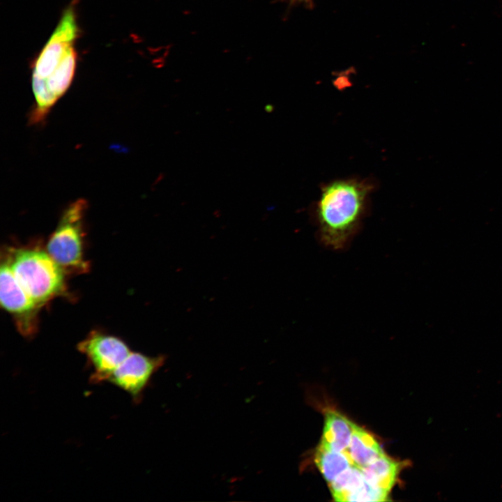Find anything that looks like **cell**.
Instances as JSON below:
<instances>
[{"instance_id": "obj_5", "label": "cell", "mask_w": 502, "mask_h": 502, "mask_svg": "<svg viewBox=\"0 0 502 502\" xmlns=\"http://www.w3.org/2000/svg\"><path fill=\"white\" fill-rule=\"evenodd\" d=\"M77 349L86 357L93 370L90 377L93 383L107 381L131 353L121 340L97 331H93L80 342Z\"/></svg>"}, {"instance_id": "obj_6", "label": "cell", "mask_w": 502, "mask_h": 502, "mask_svg": "<svg viewBox=\"0 0 502 502\" xmlns=\"http://www.w3.org/2000/svg\"><path fill=\"white\" fill-rule=\"evenodd\" d=\"M0 300L1 306L14 317L19 330L24 335L33 334L36 328V314L40 306L20 284L7 257L1 265Z\"/></svg>"}, {"instance_id": "obj_11", "label": "cell", "mask_w": 502, "mask_h": 502, "mask_svg": "<svg viewBox=\"0 0 502 502\" xmlns=\"http://www.w3.org/2000/svg\"><path fill=\"white\" fill-rule=\"evenodd\" d=\"M314 461L328 483L353 465L347 452L333 450L321 441L315 452Z\"/></svg>"}, {"instance_id": "obj_1", "label": "cell", "mask_w": 502, "mask_h": 502, "mask_svg": "<svg viewBox=\"0 0 502 502\" xmlns=\"http://www.w3.org/2000/svg\"><path fill=\"white\" fill-rule=\"evenodd\" d=\"M79 34L72 2L34 62L31 85L35 103L29 118L30 124L43 122L70 86L77 66L75 43Z\"/></svg>"}, {"instance_id": "obj_12", "label": "cell", "mask_w": 502, "mask_h": 502, "mask_svg": "<svg viewBox=\"0 0 502 502\" xmlns=\"http://www.w3.org/2000/svg\"><path fill=\"white\" fill-rule=\"evenodd\" d=\"M361 469L352 465L328 483L331 494L336 501H347L348 499L364 483Z\"/></svg>"}, {"instance_id": "obj_13", "label": "cell", "mask_w": 502, "mask_h": 502, "mask_svg": "<svg viewBox=\"0 0 502 502\" xmlns=\"http://www.w3.org/2000/svg\"><path fill=\"white\" fill-rule=\"evenodd\" d=\"M284 1H287L289 4H299V3H304L307 5V6H312V0H284Z\"/></svg>"}, {"instance_id": "obj_10", "label": "cell", "mask_w": 502, "mask_h": 502, "mask_svg": "<svg viewBox=\"0 0 502 502\" xmlns=\"http://www.w3.org/2000/svg\"><path fill=\"white\" fill-rule=\"evenodd\" d=\"M405 464L406 462L395 461L384 455L360 469L369 483L390 493Z\"/></svg>"}, {"instance_id": "obj_4", "label": "cell", "mask_w": 502, "mask_h": 502, "mask_svg": "<svg viewBox=\"0 0 502 502\" xmlns=\"http://www.w3.org/2000/svg\"><path fill=\"white\" fill-rule=\"evenodd\" d=\"M87 206L84 199L71 203L48 241L47 252L64 271L83 273L88 269L83 254L84 215Z\"/></svg>"}, {"instance_id": "obj_9", "label": "cell", "mask_w": 502, "mask_h": 502, "mask_svg": "<svg viewBox=\"0 0 502 502\" xmlns=\"http://www.w3.org/2000/svg\"><path fill=\"white\" fill-rule=\"evenodd\" d=\"M353 464L363 468L385 455L374 436L354 424L349 446L346 451Z\"/></svg>"}, {"instance_id": "obj_2", "label": "cell", "mask_w": 502, "mask_h": 502, "mask_svg": "<svg viewBox=\"0 0 502 502\" xmlns=\"http://www.w3.org/2000/svg\"><path fill=\"white\" fill-rule=\"evenodd\" d=\"M368 184L357 180H338L326 185L317 204L319 236L333 250L345 247L361 218Z\"/></svg>"}, {"instance_id": "obj_7", "label": "cell", "mask_w": 502, "mask_h": 502, "mask_svg": "<svg viewBox=\"0 0 502 502\" xmlns=\"http://www.w3.org/2000/svg\"><path fill=\"white\" fill-rule=\"evenodd\" d=\"M164 363V357H149L131 352L108 378V382L138 400L153 374Z\"/></svg>"}, {"instance_id": "obj_8", "label": "cell", "mask_w": 502, "mask_h": 502, "mask_svg": "<svg viewBox=\"0 0 502 502\" xmlns=\"http://www.w3.org/2000/svg\"><path fill=\"white\" fill-rule=\"evenodd\" d=\"M354 423L333 410L325 413L321 442L333 450L346 452L349 446Z\"/></svg>"}, {"instance_id": "obj_3", "label": "cell", "mask_w": 502, "mask_h": 502, "mask_svg": "<svg viewBox=\"0 0 502 502\" xmlns=\"http://www.w3.org/2000/svg\"><path fill=\"white\" fill-rule=\"evenodd\" d=\"M6 257L16 278L38 305L64 291V271L48 252L20 249Z\"/></svg>"}]
</instances>
